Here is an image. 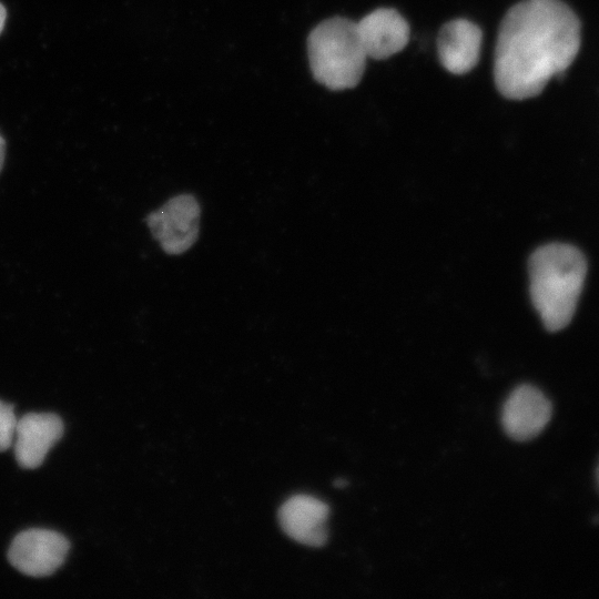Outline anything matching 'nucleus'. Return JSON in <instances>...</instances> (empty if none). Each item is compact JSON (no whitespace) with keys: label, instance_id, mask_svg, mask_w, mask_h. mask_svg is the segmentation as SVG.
I'll return each instance as SVG.
<instances>
[{"label":"nucleus","instance_id":"nucleus-1","mask_svg":"<svg viewBox=\"0 0 599 599\" xmlns=\"http://www.w3.org/2000/svg\"><path fill=\"white\" fill-rule=\"evenodd\" d=\"M580 22L561 0H522L502 18L497 35L494 79L507 99L538 95L561 75L580 48Z\"/></svg>","mask_w":599,"mask_h":599},{"label":"nucleus","instance_id":"nucleus-2","mask_svg":"<svg viewBox=\"0 0 599 599\" xmlns=\"http://www.w3.org/2000/svg\"><path fill=\"white\" fill-rule=\"evenodd\" d=\"M534 307L550 332L565 328L573 317L587 275V262L575 246L549 243L538 247L528 263Z\"/></svg>","mask_w":599,"mask_h":599},{"label":"nucleus","instance_id":"nucleus-3","mask_svg":"<svg viewBox=\"0 0 599 599\" xmlns=\"http://www.w3.org/2000/svg\"><path fill=\"white\" fill-rule=\"evenodd\" d=\"M307 51L312 73L321 84L345 90L359 83L367 54L356 21L343 17L324 20L311 31Z\"/></svg>","mask_w":599,"mask_h":599},{"label":"nucleus","instance_id":"nucleus-4","mask_svg":"<svg viewBox=\"0 0 599 599\" xmlns=\"http://www.w3.org/2000/svg\"><path fill=\"white\" fill-rule=\"evenodd\" d=\"M201 206L194 195L182 193L167 200L146 217L152 236L172 255L186 252L197 240Z\"/></svg>","mask_w":599,"mask_h":599},{"label":"nucleus","instance_id":"nucleus-5","mask_svg":"<svg viewBox=\"0 0 599 599\" xmlns=\"http://www.w3.org/2000/svg\"><path fill=\"white\" fill-rule=\"evenodd\" d=\"M69 540L49 529H28L19 532L8 550V560L23 575L47 577L55 572L65 560Z\"/></svg>","mask_w":599,"mask_h":599},{"label":"nucleus","instance_id":"nucleus-6","mask_svg":"<svg viewBox=\"0 0 599 599\" xmlns=\"http://www.w3.org/2000/svg\"><path fill=\"white\" fill-rule=\"evenodd\" d=\"M551 404L532 385H520L507 397L501 410V425L512 439L526 441L538 436L551 418Z\"/></svg>","mask_w":599,"mask_h":599},{"label":"nucleus","instance_id":"nucleus-7","mask_svg":"<svg viewBox=\"0 0 599 599\" xmlns=\"http://www.w3.org/2000/svg\"><path fill=\"white\" fill-rule=\"evenodd\" d=\"M328 515L326 502L311 495L297 494L283 502L277 518L283 531L293 540L322 547L327 541Z\"/></svg>","mask_w":599,"mask_h":599},{"label":"nucleus","instance_id":"nucleus-8","mask_svg":"<svg viewBox=\"0 0 599 599\" xmlns=\"http://www.w3.org/2000/svg\"><path fill=\"white\" fill-rule=\"evenodd\" d=\"M62 419L52 413H28L18 419L14 433L17 463L27 469L38 468L50 448L63 435Z\"/></svg>","mask_w":599,"mask_h":599},{"label":"nucleus","instance_id":"nucleus-9","mask_svg":"<svg viewBox=\"0 0 599 599\" xmlns=\"http://www.w3.org/2000/svg\"><path fill=\"white\" fill-rule=\"evenodd\" d=\"M358 34L367 54L375 60L387 59L402 51L409 39L404 17L392 8H379L357 21Z\"/></svg>","mask_w":599,"mask_h":599},{"label":"nucleus","instance_id":"nucleus-10","mask_svg":"<svg viewBox=\"0 0 599 599\" xmlns=\"http://www.w3.org/2000/svg\"><path fill=\"white\" fill-rule=\"evenodd\" d=\"M483 32L474 22L455 19L445 23L437 37L441 65L453 74L469 72L480 57Z\"/></svg>","mask_w":599,"mask_h":599},{"label":"nucleus","instance_id":"nucleus-11","mask_svg":"<svg viewBox=\"0 0 599 599\" xmlns=\"http://www.w3.org/2000/svg\"><path fill=\"white\" fill-rule=\"evenodd\" d=\"M13 405L0 400V451H4L13 443L18 419Z\"/></svg>","mask_w":599,"mask_h":599},{"label":"nucleus","instance_id":"nucleus-12","mask_svg":"<svg viewBox=\"0 0 599 599\" xmlns=\"http://www.w3.org/2000/svg\"><path fill=\"white\" fill-rule=\"evenodd\" d=\"M6 19H7V10H6V8L3 7V4L0 3V33H1L2 30H3L4 23H6Z\"/></svg>","mask_w":599,"mask_h":599},{"label":"nucleus","instance_id":"nucleus-13","mask_svg":"<svg viewBox=\"0 0 599 599\" xmlns=\"http://www.w3.org/2000/svg\"><path fill=\"white\" fill-rule=\"evenodd\" d=\"M4 152H6V143H4V140L0 135V171L2 169L3 161H4Z\"/></svg>","mask_w":599,"mask_h":599},{"label":"nucleus","instance_id":"nucleus-14","mask_svg":"<svg viewBox=\"0 0 599 599\" xmlns=\"http://www.w3.org/2000/svg\"><path fill=\"white\" fill-rule=\"evenodd\" d=\"M334 486L337 487V488H343V487L347 486V481L344 480V479L338 478V479L334 480Z\"/></svg>","mask_w":599,"mask_h":599},{"label":"nucleus","instance_id":"nucleus-15","mask_svg":"<svg viewBox=\"0 0 599 599\" xmlns=\"http://www.w3.org/2000/svg\"><path fill=\"white\" fill-rule=\"evenodd\" d=\"M597 480H598V484H599V465H598V468H597Z\"/></svg>","mask_w":599,"mask_h":599}]
</instances>
